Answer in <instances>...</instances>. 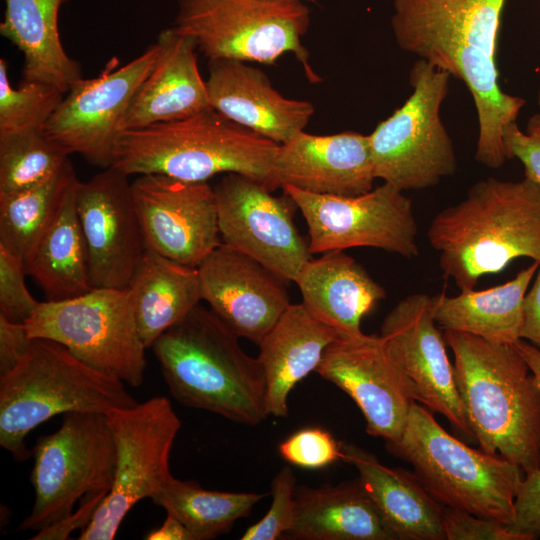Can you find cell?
<instances>
[{"instance_id":"cell-1","label":"cell","mask_w":540,"mask_h":540,"mask_svg":"<svg viewBox=\"0 0 540 540\" xmlns=\"http://www.w3.org/2000/svg\"><path fill=\"white\" fill-rule=\"evenodd\" d=\"M506 0H393L390 19L403 51L460 79L472 95L478 119L475 159L499 168L507 160L502 131L515 122L523 98L502 91L497 40Z\"/></svg>"},{"instance_id":"cell-2","label":"cell","mask_w":540,"mask_h":540,"mask_svg":"<svg viewBox=\"0 0 540 540\" xmlns=\"http://www.w3.org/2000/svg\"><path fill=\"white\" fill-rule=\"evenodd\" d=\"M427 239L443 276L460 292L517 258L540 262V189L526 178L479 180L463 200L434 216Z\"/></svg>"},{"instance_id":"cell-3","label":"cell","mask_w":540,"mask_h":540,"mask_svg":"<svg viewBox=\"0 0 540 540\" xmlns=\"http://www.w3.org/2000/svg\"><path fill=\"white\" fill-rule=\"evenodd\" d=\"M170 394L182 405L255 426L269 415L266 381L239 337L200 304L152 344Z\"/></svg>"},{"instance_id":"cell-4","label":"cell","mask_w":540,"mask_h":540,"mask_svg":"<svg viewBox=\"0 0 540 540\" xmlns=\"http://www.w3.org/2000/svg\"><path fill=\"white\" fill-rule=\"evenodd\" d=\"M444 338L469 425L480 448L525 474L540 468V392L513 344L454 330Z\"/></svg>"},{"instance_id":"cell-5","label":"cell","mask_w":540,"mask_h":540,"mask_svg":"<svg viewBox=\"0 0 540 540\" xmlns=\"http://www.w3.org/2000/svg\"><path fill=\"white\" fill-rule=\"evenodd\" d=\"M279 146L207 108L183 119L124 130L112 167L127 176L160 174L186 182L238 173L274 191Z\"/></svg>"},{"instance_id":"cell-6","label":"cell","mask_w":540,"mask_h":540,"mask_svg":"<svg viewBox=\"0 0 540 540\" xmlns=\"http://www.w3.org/2000/svg\"><path fill=\"white\" fill-rule=\"evenodd\" d=\"M125 383L89 367L66 347L32 339L23 359L0 376V445L18 461L37 426L69 412L104 413L137 404Z\"/></svg>"},{"instance_id":"cell-7","label":"cell","mask_w":540,"mask_h":540,"mask_svg":"<svg viewBox=\"0 0 540 540\" xmlns=\"http://www.w3.org/2000/svg\"><path fill=\"white\" fill-rule=\"evenodd\" d=\"M387 450L408 462L443 506L509 525L523 470L501 455L474 449L449 434L432 411L413 401L400 437Z\"/></svg>"},{"instance_id":"cell-8","label":"cell","mask_w":540,"mask_h":540,"mask_svg":"<svg viewBox=\"0 0 540 540\" xmlns=\"http://www.w3.org/2000/svg\"><path fill=\"white\" fill-rule=\"evenodd\" d=\"M177 4L172 27L192 38L209 61L269 65L291 53L310 82L320 80L302 44L310 9L301 0H177Z\"/></svg>"},{"instance_id":"cell-9","label":"cell","mask_w":540,"mask_h":540,"mask_svg":"<svg viewBox=\"0 0 540 540\" xmlns=\"http://www.w3.org/2000/svg\"><path fill=\"white\" fill-rule=\"evenodd\" d=\"M450 74L418 59L409 98L368 135L376 179L401 191L433 187L455 174L453 142L440 115Z\"/></svg>"},{"instance_id":"cell-10","label":"cell","mask_w":540,"mask_h":540,"mask_svg":"<svg viewBox=\"0 0 540 540\" xmlns=\"http://www.w3.org/2000/svg\"><path fill=\"white\" fill-rule=\"evenodd\" d=\"M34 503L18 531H41L68 518L86 496H106L114 479L116 450L104 413L69 412L54 433L33 448Z\"/></svg>"},{"instance_id":"cell-11","label":"cell","mask_w":540,"mask_h":540,"mask_svg":"<svg viewBox=\"0 0 540 540\" xmlns=\"http://www.w3.org/2000/svg\"><path fill=\"white\" fill-rule=\"evenodd\" d=\"M30 338L53 340L94 370L133 387L146 369L128 289L93 288L76 297L40 302L25 323Z\"/></svg>"},{"instance_id":"cell-12","label":"cell","mask_w":540,"mask_h":540,"mask_svg":"<svg viewBox=\"0 0 540 540\" xmlns=\"http://www.w3.org/2000/svg\"><path fill=\"white\" fill-rule=\"evenodd\" d=\"M106 416L116 450L113 484L79 540L114 539L132 507L152 499L172 476L169 456L181 420L168 398L155 396Z\"/></svg>"},{"instance_id":"cell-13","label":"cell","mask_w":540,"mask_h":540,"mask_svg":"<svg viewBox=\"0 0 540 540\" xmlns=\"http://www.w3.org/2000/svg\"><path fill=\"white\" fill-rule=\"evenodd\" d=\"M282 189L305 219L312 254L371 247L404 258L419 255L412 201L391 184L350 197Z\"/></svg>"},{"instance_id":"cell-14","label":"cell","mask_w":540,"mask_h":540,"mask_svg":"<svg viewBox=\"0 0 540 540\" xmlns=\"http://www.w3.org/2000/svg\"><path fill=\"white\" fill-rule=\"evenodd\" d=\"M213 189L222 244L295 282L313 254L295 225L294 201L238 173L224 174Z\"/></svg>"},{"instance_id":"cell-15","label":"cell","mask_w":540,"mask_h":540,"mask_svg":"<svg viewBox=\"0 0 540 540\" xmlns=\"http://www.w3.org/2000/svg\"><path fill=\"white\" fill-rule=\"evenodd\" d=\"M157 54L155 42L121 67L81 78L64 95L43 133L68 155L79 154L102 169L112 167L124 117Z\"/></svg>"},{"instance_id":"cell-16","label":"cell","mask_w":540,"mask_h":540,"mask_svg":"<svg viewBox=\"0 0 540 540\" xmlns=\"http://www.w3.org/2000/svg\"><path fill=\"white\" fill-rule=\"evenodd\" d=\"M383 346L402 374L414 401L445 417L473 439L446 350L444 332L433 315V297L413 293L400 300L380 327Z\"/></svg>"},{"instance_id":"cell-17","label":"cell","mask_w":540,"mask_h":540,"mask_svg":"<svg viewBox=\"0 0 540 540\" xmlns=\"http://www.w3.org/2000/svg\"><path fill=\"white\" fill-rule=\"evenodd\" d=\"M131 192L147 248L197 268L222 244L215 192L208 182L144 174L131 182Z\"/></svg>"},{"instance_id":"cell-18","label":"cell","mask_w":540,"mask_h":540,"mask_svg":"<svg viewBox=\"0 0 540 540\" xmlns=\"http://www.w3.org/2000/svg\"><path fill=\"white\" fill-rule=\"evenodd\" d=\"M128 177L109 167L76 188L93 288L127 289L147 249Z\"/></svg>"},{"instance_id":"cell-19","label":"cell","mask_w":540,"mask_h":540,"mask_svg":"<svg viewBox=\"0 0 540 540\" xmlns=\"http://www.w3.org/2000/svg\"><path fill=\"white\" fill-rule=\"evenodd\" d=\"M315 372L353 399L368 434L385 441L400 437L414 400L379 335L338 336Z\"/></svg>"},{"instance_id":"cell-20","label":"cell","mask_w":540,"mask_h":540,"mask_svg":"<svg viewBox=\"0 0 540 540\" xmlns=\"http://www.w3.org/2000/svg\"><path fill=\"white\" fill-rule=\"evenodd\" d=\"M197 268L209 309L239 338L257 345L291 304L287 281L224 244Z\"/></svg>"},{"instance_id":"cell-21","label":"cell","mask_w":540,"mask_h":540,"mask_svg":"<svg viewBox=\"0 0 540 540\" xmlns=\"http://www.w3.org/2000/svg\"><path fill=\"white\" fill-rule=\"evenodd\" d=\"M369 136L346 131L312 135L304 131L279 146L274 189L292 186L322 195L358 196L375 180Z\"/></svg>"},{"instance_id":"cell-22","label":"cell","mask_w":540,"mask_h":540,"mask_svg":"<svg viewBox=\"0 0 540 540\" xmlns=\"http://www.w3.org/2000/svg\"><path fill=\"white\" fill-rule=\"evenodd\" d=\"M206 87L211 108L280 145L304 131L315 111L309 101L281 95L263 71L239 60L209 61Z\"/></svg>"},{"instance_id":"cell-23","label":"cell","mask_w":540,"mask_h":540,"mask_svg":"<svg viewBox=\"0 0 540 540\" xmlns=\"http://www.w3.org/2000/svg\"><path fill=\"white\" fill-rule=\"evenodd\" d=\"M156 43V60L130 104L122 131L183 119L211 108L193 39L170 27L159 33Z\"/></svg>"},{"instance_id":"cell-24","label":"cell","mask_w":540,"mask_h":540,"mask_svg":"<svg viewBox=\"0 0 540 540\" xmlns=\"http://www.w3.org/2000/svg\"><path fill=\"white\" fill-rule=\"evenodd\" d=\"M338 333L302 304H290L259 342L269 416L287 417L288 396L321 362Z\"/></svg>"},{"instance_id":"cell-25","label":"cell","mask_w":540,"mask_h":540,"mask_svg":"<svg viewBox=\"0 0 540 540\" xmlns=\"http://www.w3.org/2000/svg\"><path fill=\"white\" fill-rule=\"evenodd\" d=\"M302 304L339 336L362 333L361 320L385 298V289L343 251L312 258L295 280Z\"/></svg>"},{"instance_id":"cell-26","label":"cell","mask_w":540,"mask_h":540,"mask_svg":"<svg viewBox=\"0 0 540 540\" xmlns=\"http://www.w3.org/2000/svg\"><path fill=\"white\" fill-rule=\"evenodd\" d=\"M341 443L343 460L359 472V479L376 504L396 540H446L443 505L413 473L382 464L370 452Z\"/></svg>"},{"instance_id":"cell-27","label":"cell","mask_w":540,"mask_h":540,"mask_svg":"<svg viewBox=\"0 0 540 540\" xmlns=\"http://www.w3.org/2000/svg\"><path fill=\"white\" fill-rule=\"evenodd\" d=\"M286 535L300 540H396L360 479L300 488Z\"/></svg>"},{"instance_id":"cell-28","label":"cell","mask_w":540,"mask_h":540,"mask_svg":"<svg viewBox=\"0 0 540 540\" xmlns=\"http://www.w3.org/2000/svg\"><path fill=\"white\" fill-rule=\"evenodd\" d=\"M0 34L24 56L23 79L57 87L64 94L82 77L80 64L63 47L58 17L67 0H4Z\"/></svg>"},{"instance_id":"cell-29","label":"cell","mask_w":540,"mask_h":540,"mask_svg":"<svg viewBox=\"0 0 540 540\" xmlns=\"http://www.w3.org/2000/svg\"><path fill=\"white\" fill-rule=\"evenodd\" d=\"M128 291L140 337L146 348L202 300L198 268L173 261L147 248Z\"/></svg>"},{"instance_id":"cell-30","label":"cell","mask_w":540,"mask_h":540,"mask_svg":"<svg viewBox=\"0 0 540 540\" xmlns=\"http://www.w3.org/2000/svg\"><path fill=\"white\" fill-rule=\"evenodd\" d=\"M76 180L52 222L23 259L25 272L47 301H60L93 289L88 252L76 209Z\"/></svg>"},{"instance_id":"cell-31","label":"cell","mask_w":540,"mask_h":540,"mask_svg":"<svg viewBox=\"0 0 540 540\" xmlns=\"http://www.w3.org/2000/svg\"><path fill=\"white\" fill-rule=\"evenodd\" d=\"M533 261L510 281L457 296H433V315L440 329L473 334L486 340L514 344L520 339L522 304L539 268Z\"/></svg>"},{"instance_id":"cell-32","label":"cell","mask_w":540,"mask_h":540,"mask_svg":"<svg viewBox=\"0 0 540 540\" xmlns=\"http://www.w3.org/2000/svg\"><path fill=\"white\" fill-rule=\"evenodd\" d=\"M266 494L203 489L173 475L151 500L188 529L193 540H209L226 533Z\"/></svg>"},{"instance_id":"cell-33","label":"cell","mask_w":540,"mask_h":540,"mask_svg":"<svg viewBox=\"0 0 540 540\" xmlns=\"http://www.w3.org/2000/svg\"><path fill=\"white\" fill-rule=\"evenodd\" d=\"M76 180L68 160L51 179L22 191L0 194V247L23 260L52 222Z\"/></svg>"},{"instance_id":"cell-34","label":"cell","mask_w":540,"mask_h":540,"mask_svg":"<svg viewBox=\"0 0 540 540\" xmlns=\"http://www.w3.org/2000/svg\"><path fill=\"white\" fill-rule=\"evenodd\" d=\"M68 157L43 132L0 139V194L22 191L51 179Z\"/></svg>"},{"instance_id":"cell-35","label":"cell","mask_w":540,"mask_h":540,"mask_svg":"<svg viewBox=\"0 0 540 540\" xmlns=\"http://www.w3.org/2000/svg\"><path fill=\"white\" fill-rule=\"evenodd\" d=\"M57 87L24 80L18 87L8 78L7 61L0 59V139L43 132L64 98Z\"/></svg>"},{"instance_id":"cell-36","label":"cell","mask_w":540,"mask_h":540,"mask_svg":"<svg viewBox=\"0 0 540 540\" xmlns=\"http://www.w3.org/2000/svg\"><path fill=\"white\" fill-rule=\"evenodd\" d=\"M272 503L263 518L248 527L242 540H275L286 535L295 517V476L290 466L282 467L272 481Z\"/></svg>"},{"instance_id":"cell-37","label":"cell","mask_w":540,"mask_h":540,"mask_svg":"<svg viewBox=\"0 0 540 540\" xmlns=\"http://www.w3.org/2000/svg\"><path fill=\"white\" fill-rule=\"evenodd\" d=\"M282 458L295 466L316 469L343 460L341 443L326 430L306 428L293 433L279 445Z\"/></svg>"},{"instance_id":"cell-38","label":"cell","mask_w":540,"mask_h":540,"mask_svg":"<svg viewBox=\"0 0 540 540\" xmlns=\"http://www.w3.org/2000/svg\"><path fill=\"white\" fill-rule=\"evenodd\" d=\"M23 260L0 247V315L25 324L40 302L29 292Z\"/></svg>"},{"instance_id":"cell-39","label":"cell","mask_w":540,"mask_h":540,"mask_svg":"<svg viewBox=\"0 0 540 540\" xmlns=\"http://www.w3.org/2000/svg\"><path fill=\"white\" fill-rule=\"evenodd\" d=\"M442 524L447 540H523L502 522L448 506H443Z\"/></svg>"},{"instance_id":"cell-40","label":"cell","mask_w":540,"mask_h":540,"mask_svg":"<svg viewBox=\"0 0 540 540\" xmlns=\"http://www.w3.org/2000/svg\"><path fill=\"white\" fill-rule=\"evenodd\" d=\"M502 142L507 159L520 160L524 178L540 189V114L530 117L526 133L520 130L516 121L505 125Z\"/></svg>"},{"instance_id":"cell-41","label":"cell","mask_w":540,"mask_h":540,"mask_svg":"<svg viewBox=\"0 0 540 540\" xmlns=\"http://www.w3.org/2000/svg\"><path fill=\"white\" fill-rule=\"evenodd\" d=\"M509 529L523 540L540 538V468L525 474L514 503Z\"/></svg>"},{"instance_id":"cell-42","label":"cell","mask_w":540,"mask_h":540,"mask_svg":"<svg viewBox=\"0 0 540 540\" xmlns=\"http://www.w3.org/2000/svg\"><path fill=\"white\" fill-rule=\"evenodd\" d=\"M31 342L25 324L11 322L0 315V376L15 368L28 352Z\"/></svg>"},{"instance_id":"cell-43","label":"cell","mask_w":540,"mask_h":540,"mask_svg":"<svg viewBox=\"0 0 540 540\" xmlns=\"http://www.w3.org/2000/svg\"><path fill=\"white\" fill-rule=\"evenodd\" d=\"M520 339L540 349V265L535 282L523 299Z\"/></svg>"},{"instance_id":"cell-44","label":"cell","mask_w":540,"mask_h":540,"mask_svg":"<svg viewBox=\"0 0 540 540\" xmlns=\"http://www.w3.org/2000/svg\"><path fill=\"white\" fill-rule=\"evenodd\" d=\"M148 540H193L188 529L176 517L167 514L163 524L149 532Z\"/></svg>"},{"instance_id":"cell-45","label":"cell","mask_w":540,"mask_h":540,"mask_svg":"<svg viewBox=\"0 0 540 540\" xmlns=\"http://www.w3.org/2000/svg\"><path fill=\"white\" fill-rule=\"evenodd\" d=\"M513 345L528 365L540 392V349L523 339L517 340Z\"/></svg>"},{"instance_id":"cell-46","label":"cell","mask_w":540,"mask_h":540,"mask_svg":"<svg viewBox=\"0 0 540 540\" xmlns=\"http://www.w3.org/2000/svg\"><path fill=\"white\" fill-rule=\"evenodd\" d=\"M538 104H539V107H540V88H539V92H538Z\"/></svg>"},{"instance_id":"cell-47","label":"cell","mask_w":540,"mask_h":540,"mask_svg":"<svg viewBox=\"0 0 540 540\" xmlns=\"http://www.w3.org/2000/svg\"><path fill=\"white\" fill-rule=\"evenodd\" d=\"M307 1L315 2V0H307Z\"/></svg>"}]
</instances>
